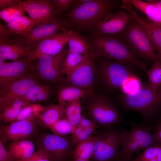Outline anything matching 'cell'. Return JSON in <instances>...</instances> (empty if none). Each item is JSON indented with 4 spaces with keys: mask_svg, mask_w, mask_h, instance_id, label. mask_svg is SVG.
Returning <instances> with one entry per match:
<instances>
[{
    "mask_svg": "<svg viewBox=\"0 0 161 161\" xmlns=\"http://www.w3.org/2000/svg\"><path fill=\"white\" fill-rule=\"evenodd\" d=\"M89 42L95 57L124 62L148 70V63L138 58L119 34L96 35Z\"/></svg>",
    "mask_w": 161,
    "mask_h": 161,
    "instance_id": "1",
    "label": "cell"
},
{
    "mask_svg": "<svg viewBox=\"0 0 161 161\" xmlns=\"http://www.w3.org/2000/svg\"><path fill=\"white\" fill-rule=\"evenodd\" d=\"M80 100L83 115L101 127L128 124L116 105L106 96L95 92Z\"/></svg>",
    "mask_w": 161,
    "mask_h": 161,
    "instance_id": "2",
    "label": "cell"
},
{
    "mask_svg": "<svg viewBox=\"0 0 161 161\" xmlns=\"http://www.w3.org/2000/svg\"><path fill=\"white\" fill-rule=\"evenodd\" d=\"M119 100L125 110L137 112L146 123L150 124L161 108V86L156 92L149 85L141 87L132 93L120 95Z\"/></svg>",
    "mask_w": 161,
    "mask_h": 161,
    "instance_id": "3",
    "label": "cell"
},
{
    "mask_svg": "<svg viewBox=\"0 0 161 161\" xmlns=\"http://www.w3.org/2000/svg\"><path fill=\"white\" fill-rule=\"evenodd\" d=\"M112 0H91L71 10L67 16L72 22L83 29L92 28L99 21L112 13L117 6Z\"/></svg>",
    "mask_w": 161,
    "mask_h": 161,
    "instance_id": "4",
    "label": "cell"
},
{
    "mask_svg": "<svg viewBox=\"0 0 161 161\" xmlns=\"http://www.w3.org/2000/svg\"><path fill=\"white\" fill-rule=\"evenodd\" d=\"M129 130L124 129L120 137L122 148L120 157L131 159L133 155L143 151L157 142L151 132L152 126L149 124H137L129 121Z\"/></svg>",
    "mask_w": 161,
    "mask_h": 161,
    "instance_id": "5",
    "label": "cell"
},
{
    "mask_svg": "<svg viewBox=\"0 0 161 161\" xmlns=\"http://www.w3.org/2000/svg\"><path fill=\"white\" fill-rule=\"evenodd\" d=\"M118 34L138 58L152 64L159 60L146 31L134 18Z\"/></svg>",
    "mask_w": 161,
    "mask_h": 161,
    "instance_id": "6",
    "label": "cell"
},
{
    "mask_svg": "<svg viewBox=\"0 0 161 161\" xmlns=\"http://www.w3.org/2000/svg\"><path fill=\"white\" fill-rule=\"evenodd\" d=\"M102 58L99 67L97 68L98 77L103 86L109 90L122 89L127 82L135 78L131 67L133 65Z\"/></svg>",
    "mask_w": 161,
    "mask_h": 161,
    "instance_id": "7",
    "label": "cell"
},
{
    "mask_svg": "<svg viewBox=\"0 0 161 161\" xmlns=\"http://www.w3.org/2000/svg\"><path fill=\"white\" fill-rule=\"evenodd\" d=\"M35 146L47 156L50 161H72V152L75 145L71 137L43 133L36 138Z\"/></svg>",
    "mask_w": 161,
    "mask_h": 161,
    "instance_id": "8",
    "label": "cell"
},
{
    "mask_svg": "<svg viewBox=\"0 0 161 161\" xmlns=\"http://www.w3.org/2000/svg\"><path fill=\"white\" fill-rule=\"evenodd\" d=\"M114 126L104 128L97 135L94 152L90 161H116L120 157V135L124 129Z\"/></svg>",
    "mask_w": 161,
    "mask_h": 161,
    "instance_id": "9",
    "label": "cell"
},
{
    "mask_svg": "<svg viewBox=\"0 0 161 161\" xmlns=\"http://www.w3.org/2000/svg\"><path fill=\"white\" fill-rule=\"evenodd\" d=\"M95 58L92 50L84 55L81 63L63 78L60 83L94 90L98 76L95 63Z\"/></svg>",
    "mask_w": 161,
    "mask_h": 161,
    "instance_id": "10",
    "label": "cell"
},
{
    "mask_svg": "<svg viewBox=\"0 0 161 161\" xmlns=\"http://www.w3.org/2000/svg\"><path fill=\"white\" fill-rule=\"evenodd\" d=\"M68 49L65 47L58 54L43 55L33 62V70L41 82L51 85L61 83V71Z\"/></svg>",
    "mask_w": 161,
    "mask_h": 161,
    "instance_id": "11",
    "label": "cell"
},
{
    "mask_svg": "<svg viewBox=\"0 0 161 161\" xmlns=\"http://www.w3.org/2000/svg\"><path fill=\"white\" fill-rule=\"evenodd\" d=\"M41 82L33 70L0 89V112Z\"/></svg>",
    "mask_w": 161,
    "mask_h": 161,
    "instance_id": "12",
    "label": "cell"
},
{
    "mask_svg": "<svg viewBox=\"0 0 161 161\" xmlns=\"http://www.w3.org/2000/svg\"><path fill=\"white\" fill-rule=\"evenodd\" d=\"M71 25L69 20L58 17L50 22L33 28L22 36L27 49L30 52L41 41L59 32L68 31Z\"/></svg>",
    "mask_w": 161,
    "mask_h": 161,
    "instance_id": "13",
    "label": "cell"
},
{
    "mask_svg": "<svg viewBox=\"0 0 161 161\" xmlns=\"http://www.w3.org/2000/svg\"><path fill=\"white\" fill-rule=\"evenodd\" d=\"M20 5L33 20V28L50 22L58 17L55 13L53 0L21 1Z\"/></svg>",
    "mask_w": 161,
    "mask_h": 161,
    "instance_id": "14",
    "label": "cell"
},
{
    "mask_svg": "<svg viewBox=\"0 0 161 161\" xmlns=\"http://www.w3.org/2000/svg\"><path fill=\"white\" fill-rule=\"evenodd\" d=\"M133 18V16L131 13L120 8L99 21L93 27L95 29L96 35L118 34L123 31Z\"/></svg>",
    "mask_w": 161,
    "mask_h": 161,
    "instance_id": "15",
    "label": "cell"
},
{
    "mask_svg": "<svg viewBox=\"0 0 161 161\" xmlns=\"http://www.w3.org/2000/svg\"><path fill=\"white\" fill-rule=\"evenodd\" d=\"M37 124V118L16 121L8 126L1 125L0 141L4 143L28 139L34 133Z\"/></svg>",
    "mask_w": 161,
    "mask_h": 161,
    "instance_id": "16",
    "label": "cell"
},
{
    "mask_svg": "<svg viewBox=\"0 0 161 161\" xmlns=\"http://www.w3.org/2000/svg\"><path fill=\"white\" fill-rule=\"evenodd\" d=\"M69 31H60L41 41L30 52L27 57L29 60L33 62L42 56L60 53L68 43Z\"/></svg>",
    "mask_w": 161,
    "mask_h": 161,
    "instance_id": "17",
    "label": "cell"
},
{
    "mask_svg": "<svg viewBox=\"0 0 161 161\" xmlns=\"http://www.w3.org/2000/svg\"><path fill=\"white\" fill-rule=\"evenodd\" d=\"M33 62L22 57L0 68V89L33 70Z\"/></svg>",
    "mask_w": 161,
    "mask_h": 161,
    "instance_id": "18",
    "label": "cell"
},
{
    "mask_svg": "<svg viewBox=\"0 0 161 161\" xmlns=\"http://www.w3.org/2000/svg\"><path fill=\"white\" fill-rule=\"evenodd\" d=\"M30 53L21 35L16 34L7 39L0 41V56L6 60L15 61L22 57H28Z\"/></svg>",
    "mask_w": 161,
    "mask_h": 161,
    "instance_id": "19",
    "label": "cell"
},
{
    "mask_svg": "<svg viewBox=\"0 0 161 161\" xmlns=\"http://www.w3.org/2000/svg\"><path fill=\"white\" fill-rule=\"evenodd\" d=\"M126 10L132 15L134 18L145 29L154 48L159 60L161 61V24L143 19L131 5L127 6Z\"/></svg>",
    "mask_w": 161,
    "mask_h": 161,
    "instance_id": "20",
    "label": "cell"
},
{
    "mask_svg": "<svg viewBox=\"0 0 161 161\" xmlns=\"http://www.w3.org/2000/svg\"><path fill=\"white\" fill-rule=\"evenodd\" d=\"M56 90L59 105L66 107L73 102L82 98L95 92L94 90L83 89L59 83Z\"/></svg>",
    "mask_w": 161,
    "mask_h": 161,
    "instance_id": "21",
    "label": "cell"
},
{
    "mask_svg": "<svg viewBox=\"0 0 161 161\" xmlns=\"http://www.w3.org/2000/svg\"><path fill=\"white\" fill-rule=\"evenodd\" d=\"M57 94L56 89L52 85L40 82L22 97L28 104L46 101Z\"/></svg>",
    "mask_w": 161,
    "mask_h": 161,
    "instance_id": "22",
    "label": "cell"
},
{
    "mask_svg": "<svg viewBox=\"0 0 161 161\" xmlns=\"http://www.w3.org/2000/svg\"><path fill=\"white\" fill-rule=\"evenodd\" d=\"M35 145L29 139L9 142L7 149L16 160H25L30 158L35 152Z\"/></svg>",
    "mask_w": 161,
    "mask_h": 161,
    "instance_id": "23",
    "label": "cell"
},
{
    "mask_svg": "<svg viewBox=\"0 0 161 161\" xmlns=\"http://www.w3.org/2000/svg\"><path fill=\"white\" fill-rule=\"evenodd\" d=\"M66 107L59 105H51L44 107L38 118V124L49 128L63 117Z\"/></svg>",
    "mask_w": 161,
    "mask_h": 161,
    "instance_id": "24",
    "label": "cell"
},
{
    "mask_svg": "<svg viewBox=\"0 0 161 161\" xmlns=\"http://www.w3.org/2000/svg\"><path fill=\"white\" fill-rule=\"evenodd\" d=\"M123 1L143 12L149 20L161 24V10L155 4L141 0Z\"/></svg>",
    "mask_w": 161,
    "mask_h": 161,
    "instance_id": "25",
    "label": "cell"
},
{
    "mask_svg": "<svg viewBox=\"0 0 161 161\" xmlns=\"http://www.w3.org/2000/svg\"><path fill=\"white\" fill-rule=\"evenodd\" d=\"M69 32L68 51L84 55L92 50L90 42L78 32L71 30Z\"/></svg>",
    "mask_w": 161,
    "mask_h": 161,
    "instance_id": "26",
    "label": "cell"
},
{
    "mask_svg": "<svg viewBox=\"0 0 161 161\" xmlns=\"http://www.w3.org/2000/svg\"><path fill=\"white\" fill-rule=\"evenodd\" d=\"M11 32L24 36L32 29L34 26L33 20L24 14L5 24Z\"/></svg>",
    "mask_w": 161,
    "mask_h": 161,
    "instance_id": "27",
    "label": "cell"
},
{
    "mask_svg": "<svg viewBox=\"0 0 161 161\" xmlns=\"http://www.w3.org/2000/svg\"><path fill=\"white\" fill-rule=\"evenodd\" d=\"M28 104L22 97L17 98L0 112L1 120L4 123L13 122L21 110Z\"/></svg>",
    "mask_w": 161,
    "mask_h": 161,
    "instance_id": "28",
    "label": "cell"
},
{
    "mask_svg": "<svg viewBox=\"0 0 161 161\" xmlns=\"http://www.w3.org/2000/svg\"><path fill=\"white\" fill-rule=\"evenodd\" d=\"M84 56L83 55L67 50L61 69L62 76L68 75L81 63Z\"/></svg>",
    "mask_w": 161,
    "mask_h": 161,
    "instance_id": "29",
    "label": "cell"
},
{
    "mask_svg": "<svg viewBox=\"0 0 161 161\" xmlns=\"http://www.w3.org/2000/svg\"><path fill=\"white\" fill-rule=\"evenodd\" d=\"M147 72L149 85L153 91H157L161 86V61H155Z\"/></svg>",
    "mask_w": 161,
    "mask_h": 161,
    "instance_id": "30",
    "label": "cell"
},
{
    "mask_svg": "<svg viewBox=\"0 0 161 161\" xmlns=\"http://www.w3.org/2000/svg\"><path fill=\"white\" fill-rule=\"evenodd\" d=\"M44 107L38 103L29 104L21 110L13 122L38 118Z\"/></svg>",
    "mask_w": 161,
    "mask_h": 161,
    "instance_id": "31",
    "label": "cell"
},
{
    "mask_svg": "<svg viewBox=\"0 0 161 161\" xmlns=\"http://www.w3.org/2000/svg\"><path fill=\"white\" fill-rule=\"evenodd\" d=\"M155 159L161 161V143L158 142L147 148L133 159L134 161H146Z\"/></svg>",
    "mask_w": 161,
    "mask_h": 161,
    "instance_id": "32",
    "label": "cell"
},
{
    "mask_svg": "<svg viewBox=\"0 0 161 161\" xmlns=\"http://www.w3.org/2000/svg\"><path fill=\"white\" fill-rule=\"evenodd\" d=\"M77 127L72 126L67 119L64 118L58 120L52 125L49 129L53 134L65 136L73 134Z\"/></svg>",
    "mask_w": 161,
    "mask_h": 161,
    "instance_id": "33",
    "label": "cell"
},
{
    "mask_svg": "<svg viewBox=\"0 0 161 161\" xmlns=\"http://www.w3.org/2000/svg\"><path fill=\"white\" fill-rule=\"evenodd\" d=\"M26 12L25 10L20 4L0 11V18L6 23L24 14Z\"/></svg>",
    "mask_w": 161,
    "mask_h": 161,
    "instance_id": "34",
    "label": "cell"
},
{
    "mask_svg": "<svg viewBox=\"0 0 161 161\" xmlns=\"http://www.w3.org/2000/svg\"><path fill=\"white\" fill-rule=\"evenodd\" d=\"M97 135L91 136L89 138V142L82 153L78 158L89 160L92 156Z\"/></svg>",
    "mask_w": 161,
    "mask_h": 161,
    "instance_id": "35",
    "label": "cell"
},
{
    "mask_svg": "<svg viewBox=\"0 0 161 161\" xmlns=\"http://www.w3.org/2000/svg\"><path fill=\"white\" fill-rule=\"evenodd\" d=\"M82 108L80 100H76L66 107L64 118L67 119L77 113H81Z\"/></svg>",
    "mask_w": 161,
    "mask_h": 161,
    "instance_id": "36",
    "label": "cell"
},
{
    "mask_svg": "<svg viewBox=\"0 0 161 161\" xmlns=\"http://www.w3.org/2000/svg\"><path fill=\"white\" fill-rule=\"evenodd\" d=\"M53 1L55 14L57 16L60 17L62 13L75 2L76 0H54Z\"/></svg>",
    "mask_w": 161,
    "mask_h": 161,
    "instance_id": "37",
    "label": "cell"
},
{
    "mask_svg": "<svg viewBox=\"0 0 161 161\" xmlns=\"http://www.w3.org/2000/svg\"><path fill=\"white\" fill-rule=\"evenodd\" d=\"M9 151L6 149L4 143L0 141V161H15Z\"/></svg>",
    "mask_w": 161,
    "mask_h": 161,
    "instance_id": "38",
    "label": "cell"
},
{
    "mask_svg": "<svg viewBox=\"0 0 161 161\" xmlns=\"http://www.w3.org/2000/svg\"><path fill=\"white\" fill-rule=\"evenodd\" d=\"M15 161H50L46 154L42 151L38 150L28 159L23 161L16 160Z\"/></svg>",
    "mask_w": 161,
    "mask_h": 161,
    "instance_id": "39",
    "label": "cell"
},
{
    "mask_svg": "<svg viewBox=\"0 0 161 161\" xmlns=\"http://www.w3.org/2000/svg\"><path fill=\"white\" fill-rule=\"evenodd\" d=\"M79 125L83 128H92L95 129L97 128L101 127L94 122L86 118L83 115H82Z\"/></svg>",
    "mask_w": 161,
    "mask_h": 161,
    "instance_id": "40",
    "label": "cell"
},
{
    "mask_svg": "<svg viewBox=\"0 0 161 161\" xmlns=\"http://www.w3.org/2000/svg\"><path fill=\"white\" fill-rule=\"evenodd\" d=\"M19 0H0V11L20 4Z\"/></svg>",
    "mask_w": 161,
    "mask_h": 161,
    "instance_id": "41",
    "label": "cell"
},
{
    "mask_svg": "<svg viewBox=\"0 0 161 161\" xmlns=\"http://www.w3.org/2000/svg\"><path fill=\"white\" fill-rule=\"evenodd\" d=\"M91 136L89 135L83 129V131L78 135L72 140L74 144L76 145L79 143L87 140Z\"/></svg>",
    "mask_w": 161,
    "mask_h": 161,
    "instance_id": "42",
    "label": "cell"
},
{
    "mask_svg": "<svg viewBox=\"0 0 161 161\" xmlns=\"http://www.w3.org/2000/svg\"><path fill=\"white\" fill-rule=\"evenodd\" d=\"M82 116L81 113H77L70 116L66 119L72 126L77 127L80 123Z\"/></svg>",
    "mask_w": 161,
    "mask_h": 161,
    "instance_id": "43",
    "label": "cell"
},
{
    "mask_svg": "<svg viewBox=\"0 0 161 161\" xmlns=\"http://www.w3.org/2000/svg\"><path fill=\"white\" fill-rule=\"evenodd\" d=\"M153 134L155 139L161 143V122L155 128Z\"/></svg>",
    "mask_w": 161,
    "mask_h": 161,
    "instance_id": "44",
    "label": "cell"
},
{
    "mask_svg": "<svg viewBox=\"0 0 161 161\" xmlns=\"http://www.w3.org/2000/svg\"><path fill=\"white\" fill-rule=\"evenodd\" d=\"M145 1L148 2L155 4L161 10V0Z\"/></svg>",
    "mask_w": 161,
    "mask_h": 161,
    "instance_id": "45",
    "label": "cell"
},
{
    "mask_svg": "<svg viewBox=\"0 0 161 161\" xmlns=\"http://www.w3.org/2000/svg\"><path fill=\"white\" fill-rule=\"evenodd\" d=\"M91 1V0H76V2L78 6L85 4Z\"/></svg>",
    "mask_w": 161,
    "mask_h": 161,
    "instance_id": "46",
    "label": "cell"
},
{
    "mask_svg": "<svg viewBox=\"0 0 161 161\" xmlns=\"http://www.w3.org/2000/svg\"><path fill=\"white\" fill-rule=\"evenodd\" d=\"M6 59L0 56V68L3 66L6 62Z\"/></svg>",
    "mask_w": 161,
    "mask_h": 161,
    "instance_id": "47",
    "label": "cell"
},
{
    "mask_svg": "<svg viewBox=\"0 0 161 161\" xmlns=\"http://www.w3.org/2000/svg\"><path fill=\"white\" fill-rule=\"evenodd\" d=\"M116 161H134V160L132 158L129 159H125L119 157Z\"/></svg>",
    "mask_w": 161,
    "mask_h": 161,
    "instance_id": "48",
    "label": "cell"
},
{
    "mask_svg": "<svg viewBox=\"0 0 161 161\" xmlns=\"http://www.w3.org/2000/svg\"><path fill=\"white\" fill-rule=\"evenodd\" d=\"M72 161H90L89 160H85L80 158H73Z\"/></svg>",
    "mask_w": 161,
    "mask_h": 161,
    "instance_id": "49",
    "label": "cell"
},
{
    "mask_svg": "<svg viewBox=\"0 0 161 161\" xmlns=\"http://www.w3.org/2000/svg\"><path fill=\"white\" fill-rule=\"evenodd\" d=\"M146 161H157L155 159H151V160H148Z\"/></svg>",
    "mask_w": 161,
    "mask_h": 161,
    "instance_id": "50",
    "label": "cell"
},
{
    "mask_svg": "<svg viewBox=\"0 0 161 161\" xmlns=\"http://www.w3.org/2000/svg\"></svg>",
    "mask_w": 161,
    "mask_h": 161,
    "instance_id": "51",
    "label": "cell"
}]
</instances>
